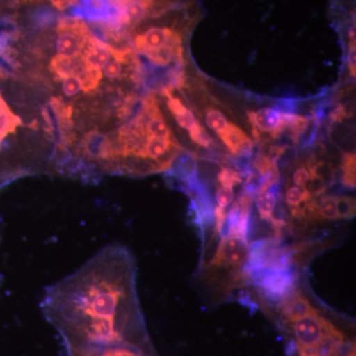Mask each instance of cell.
Wrapping results in <instances>:
<instances>
[{
	"label": "cell",
	"instance_id": "6da1fadb",
	"mask_svg": "<svg viewBox=\"0 0 356 356\" xmlns=\"http://www.w3.org/2000/svg\"><path fill=\"white\" fill-rule=\"evenodd\" d=\"M135 269L127 248L107 245L47 289L42 311L67 348L139 346L144 334Z\"/></svg>",
	"mask_w": 356,
	"mask_h": 356
},
{
	"label": "cell",
	"instance_id": "44dd1931",
	"mask_svg": "<svg viewBox=\"0 0 356 356\" xmlns=\"http://www.w3.org/2000/svg\"><path fill=\"white\" fill-rule=\"evenodd\" d=\"M348 356H355V348L353 346V350L350 351V355Z\"/></svg>",
	"mask_w": 356,
	"mask_h": 356
},
{
	"label": "cell",
	"instance_id": "5b68a950",
	"mask_svg": "<svg viewBox=\"0 0 356 356\" xmlns=\"http://www.w3.org/2000/svg\"><path fill=\"white\" fill-rule=\"evenodd\" d=\"M252 280L267 301L280 305L295 291L297 274L291 266H273L254 274Z\"/></svg>",
	"mask_w": 356,
	"mask_h": 356
},
{
	"label": "cell",
	"instance_id": "277c9868",
	"mask_svg": "<svg viewBox=\"0 0 356 356\" xmlns=\"http://www.w3.org/2000/svg\"><path fill=\"white\" fill-rule=\"evenodd\" d=\"M161 93L165 97L168 110L177 122L178 127L187 133L192 144L206 151L213 149L216 146V143L212 136L204 127L193 110L187 106L186 103L179 96L175 95L172 86L163 88Z\"/></svg>",
	"mask_w": 356,
	"mask_h": 356
},
{
	"label": "cell",
	"instance_id": "52a82bcc",
	"mask_svg": "<svg viewBox=\"0 0 356 356\" xmlns=\"http://www.w3.org/2000/svg\"><path fill=\"white\" fill-rule=\"evenodd\" d=\"M250 252L248 241L241 236L229 235L222 238L218 245L216 254L211 261L210 266L238 267L247 261Z\"/></svg>",
	"mask_w": 356,
	"mask_h": 356
},
{
	"label": "cell",
	"instance_id": "ac0fdd59",
	"mask_svg": "<svg viewBox=\"0 0 356 356\" xmlns=\"http://www.w3.org/2000/svg\"><path fill=\"white\" fill-rule=\"evenodd\" d=\"M62 89L67 97H74L83 90V83L76 76H67L62 79Z\"/></svg>",
	"mask_w": 356,
	"mask_h": 356
},
{
	"label": "cell",
	"instance_id": "9c48e42d",
	"mask_svg": "<svg viewBox=\"0 0 356 356\" xmlns=\"http://www.w3.org/2000/svg\"><path fill=\"white\" fill-rule=\"evenodd\" d=\"M280 306L281 316L287 322L296 320L315 309L302 293L297 291H293L286 299L281 302Z\"/></svg>",
	"mask_w": 356,
	"mask_h": 356
},
{
	"label": "cell",
	"instance_id": "9a60e30c",
	"mask_svg": "<svg viewBox=\"0 0 356 356\" xmlns=\"http://www.w3.org/2000/svg\"><path fill=\"white\" fill-rule=\"evenodd\" d=\"M218 184L222 186L235 187L243 182L242 175L233 168L222 166L217 175Z\"/></svg>",
	"mask_w": 356,
	"mask_h": 356
},
{
	"label": "cell",
	"instance_id": "d6986e66",
	"mask_svg": "<svg viewBox=\"0 0 356 356\" xmlns=\"http://www.w3.org/2000/svg\"><path fill=\"white\" fill-rule=\"evenodd\" d=\"M348 67L351 76H355V38L348 40Z\"/></svg>",
	"mask_w": 356,
	"mask_h": 356
},
{
	"label": "cell",
	"instance_id": "3957f363",
	"mask_svg": "<svg viewBox=\"0 0 356 356\" xmlns=\"http://www.w3.org/2000/svg\"><path fill=\"white\" fill-rule=\"evenodd\" d=\"M288 323L296 341L300 356H313L314 351L327 337L341 334L316 309Z\"/></svg>",
	"mask_w": 356,
	"mask_h": 356
},
{
	"label": "cell",
	"instance_id": "8fae6325",
	"mask_svg": "<svg viewBox=\"0 0 356 356\" xmlns=\"http://www.w3.org/2000/svg\"><path fill=\"white\" fill-rule=\"evenodd\" d=\"M283 199L287 207L289 208L291 216L295 219L299 217L300 213L307 204L314 200L313 196L309 193L305 187L297 186L288 181L285 184Z\"/></svg>",
	"mask_w": 356,
	"mask_h": 356
},
{
	"label": "cell",
	"instance_id": "7a4b0ae2",
	"mask_svg": "<svg viewBox=\"0 0 356 356\" xmlns=\"http://www.w3.org/2000/svg\"><path fill=\"white\" fill-rule=\"evenodd\" d=\"M201 123L221 140L229 154L235 156H248L252 153L254 142L243 130L228 111L213 98H204L200 107L193 110Z\"/></svg>",
	"mask_w": 356,
	"mask_h": 356
},
{
	"label": "cell",
	"instance_id": "4fadbf2b",
	"mask_svg": "<svg viewBox=\"0 0 356 356\" xmlns=\"http://www.w3.org/2000/svg\"><path fill=\"white\" fill-rule=\"evenodd\" d=\"M69 356H136L130 351L110 346H90L67 350Z\"/></svg>",
	"mask_w": 356,
	"mask_h": 356
},
{
	"label": "cell",
	"instance_id": "e0dca14e",
	"mask_svg": "<svg viewBox=\"0 0 356 356\" xmlns=\"http://www.w3.org/2000/svg\"><path fill=\"white\" fill-rule=\"evenodd\" d=\"M218 207L224 208L227 209L234 199H235V192H234V187L231 186H222L219 185L216 189V194H215Z\"/></svg>",
	"mask_w": 356,
	"mask_h": 356
},
{
	"label": "cell",
	"instance_id": "ffe728a7",
	"mask_svg": "<svg viewBox=\"0 0 356 356\" xmlns=\"http://www.w3.org/2000/svg\"><path fill=\"white\" fill-rule=\"evenodd\" d=\"M51 3L58 10L65 11V9L79 6V0H51Z\"/></svg>",
	"mask_w": 356,
	"mask_h": 356
},
{
	"label": "cell",
	"instance_id": "7c38bea8",
	"mask_svg": "<svg viewBox=\"0 0 356 356\" xmlns=\"http://www.w3.org/2000/svg\"><path fill=\"white\" fill-rule=\"evenodd\" d=\"M316 221H337V197L325 196L315 199Z\"/></svg>",
	"mask_w": 356,
	"mask_h": 356
},
{
	"label": "cell",
	"instance_id": "30bf717a",
	"mask_svg": "<svg viewBox=\"0 0 356 356\" xmlns=\"http://www.w3.org/2000/svg\"><path fill=\"white\" fill-rule=\"evenodd\" d=\"M281 197L278 182L271 185L266 191L259 192L255 195V206L259 217L264 221L271 222L273 220L274 211Z\"/></svg>",
	"mask_w": 356,
	"mask_h": 356
},
{
	"label": "cell",
	"instance_id": "5bb4252c",
	"mask_svg": "<svg viewBox=\"0 0 356 356\" xmlns=\"http://www.w3.org/2000/svg\"><path fill=\"white\" fill-rule=\"evenodd\" d=\"M341 181L348 188H355V154L346 153L341 159Z\"/></svg>",
	"mask_w": 356,
	"mask_h": 356
},
{
	"label": "cell",
	"instance_id": "ba28073f",
	"mask_svg": "<svg viewBox=\"0 0 356 356\" xmlns=\"http://www.w3.org/2000/svg\"><path fill=\"white\" fill-rule=\"evenodd\" d=\"M114 51L115 47L110 46L91 35L81 56L88 67L100 72L114 57Z\"/></svg>",
	"mask_w": 356,
	"mask_h": 356
},
{
	"label": "cell",
	"instance_id": "8992f818",
	"mask_svg": "<svg viewBox=\"0 0 356 356\" xmlns=\"http://www.w3.org/2000/svg\"><path fill=\"white\" fill-rule=\"evenodd\" d=\"M92 33L81 18H63L56 27L55 47L57 56L77 58L81 56Z\"/></svg>",
	"mask_w": 356,
	"mask_h": 356
},
{
	"label": "cell",
	"instance_id": "2e32d148",
	"mask_svg": "<svg viewBox=\"0 0 356 356\" xmlns=\"http://www.w3.org/2000/svg\"><path fill=\"white\" fill-rule=\"evenodd\" d=\"M355 199L343 196L337 197V210L339 220L351 219L355 215Z\"/></svg>",
	"mask_w": 356,
	"mask_h": 356
}]
</instances>
